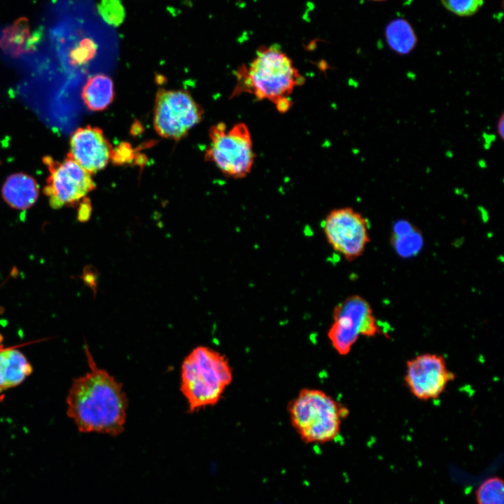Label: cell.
<instances>
[{
	"label": "cell",
	"mask_w": 504,
	"mask_h": 504,
	"mask_svg": "<svg viewBox=\"0 0 504 504\" xmlns=\"http://www.w3.org/2000/svg\"><path fill=\"white\" fill-rule=\"evenodd\" d=\"M97 9L102 19L111 26L119 27L125 20V10L121 0H100Z\"/></svg>",
	"instance_id": "17"
},
{
	"label": "cell",
	"mask_w": 504,
	"mask_h": 504,
	"mask_svg": "<svg viewBox=\"0 0 504 504\" xmlns=\"http://www.w3.org/2000/svg\"><path fill=\"white\" fill-rule=\"evenodd\" d=\"M43 161L49 171L43 192L51 207L73 205L94 189L91 174L69 156L62 162L46 156Z\"/></svg>",
	"instance_id": "9"
},
{
	"label": "cell",
	"mask_w": 504,
	"mask_h": 504,
	"mask_svg": "<svg viewBox=\"0 0 504 504\" xmlns=\"http://www.w3.org/2000/svg\"><path fill=\"white\" fill-rule=\"evenodd\" d=\"M90 370L74 379L69 391L67 414L79 431L115 436L124 430L127 398L122 385L97 367L85 346Z\"/></svg>",
	"instance_id": "1"
},
{
	"label": "cell",
	"mask_w": 504,
	"mask_h": 504,
	"mask_svg": "<svg viewBox=\"0 0 504 504\" xmlns=\"http://www.w3.org/2000/svg\"><path fill=\"white\" fill-rule=\"evenodd\" d=\"M385 38L390 49L402 56L411 53L418 41L413 27L403 18L394 19L386 25Z\"/></svg>",
	"instance_id": "15"
},
{
	"label": "cell",
	"mask_w": 504,
	"mask_h": 504,
	"mask_svg": "<svg viewBox=\"0 0 504 504\" xmlns=\"http://www.w3.org/2000/svg\"><path fill=\"white\" fill-rule=\"evenodd\" d=\"M322 230L332 249L348 261L361 256L370 241L366 218L349 206L330 210Z\"/></svg>",
	"instance_id": "8"
},
{
	"label": "cell",
	"mask_w": 504,
	"mask_h": 504,
	"mask_svg": "<svg viewBox=\"0 0 504 504\" xmlns=\"http://www.w3.org/2000/svg\"><path fill=\"white\" fill-rule=\"evenodd\" d=\"M202 107L185 90L162 88L156 94L153 125L162 137L181 139L202 120Z\"/></svg>",
	"instance_id": "7"
},
{
	"label": "cell",
	"mask_w": 504,
	"mask_h": 504,
	"mask_svg": "<svg viewBox=\"0 0 504 504\" xmlns=\"http://www.w3.org/2000/svg\"><path fill=\"white\" fill-rule=\"evenodd\" d=\"M235 77L232 97L250 94L271 102L280 113L290 108V94L305 80L292 59L274 45L260 47L249 64L238 67Z\"/></svg>",
	"instance_id": "2"
},
{
	"label": "cell",
	"mask_w": 504,
	"mask_h": 504,
	"mask_svg": "<svg viewBox=\"0 0 504 504\" xmlns=\"http://www.w3.org/2000/svg\"><path fill=\"white\" fill-rule=\"evenodd\" d=\"M440 1L447 10L461 17L475 14L484 3V0H440Z\"/></svg>",
	"instance_id": "18"
},
{
	"label": "cell",
	"mask_w": 504,
	"mask_h": 504,
	"mask_svg": "<svg viewBox=\"0 0 504 504\" xmlns=\"http://www.w3.org/2000/svg\"><path fill=\"white\" fill-rule=\"evenodd\" d=\"M292 427L305 443L324 444L339 435L348 409L325 391L300 390L288 405Z\"/></svg>",
	"instance_id": "4"
},
{
	"label": "cell",
	"mask_w": 504,
	"mask_h": 504,
	"mask_svg": "<svg viewBox=\"0 0 504 504\" xmlns=\"http://www.w3.org/2000/svg\"><path fill=\"white\" fill-rule=\"evenodd\" d=\"M477 504H504V482L497 476L485 479L475 491Z\"/></svg>",
	"instance_id": "16"
},
{
	"label": "cell",
	"mask_w": 504,
	"mask_h": 504,
	"mask_svg": "<svg viewBox=\"0 0 504 504\" xmlns=\"http://www.w3.org/2000/svg\"><path fill=\"white\" fill-rule=\"evenodd\" d=\"M38 186L35 179L24 173L8 176L1 188L4 201L11 207L25 210L31 207L38 197Z\"/></svg>",
	"instance_id": "12"
},
{
	"label": "cell",
	"mask_w": 504,
	"mask_h": 504,
	"mask_svg": "<svg viewBox=\"0 0 504 504\" xmlns=\"http://www.w3.org/2000/svg\"><path fill=\"white\" fill-rule=\"evenodd\" d=\"M454 377L442 356L424 353L407 361L404 380L414 398L428 401L438 398Z\"/></svg>",
	"instance_id": "10"
},
{
	"label": "cell",
	"mask_w": 504,
	"mask_h": 504,
	"mask_svg": "<svg viewBox=\"0 0 504 504\" xmlns=\"http://www.w3.org/2000/svg\"><path fill=\"white\" fill-rule=\"evenodd\" d=\"M0 335V392L21 384L31 372L25 356L15 347H5Z\"/></svg>",
	"instance_id": "13"
},
{
	"label": "cell",
	"mask_w": 504,
	"mask_h": 504,
	"mask_svg": "<svg viewBox=\"0 0 504 504\" xmlns=\"http://www.w3.org/2000/svg\"><path fill=\"white\" fill-rule=\"evenodd\" d=\"M112 151L102 130L88 125L77 129L72 134L68 156L88 172L93 174L106 166Z\"/></svg>",
	"instance_id": "11"
},
{
	"label": "cell",
	"mask_w": 504,
	"mask_h": 504,
	"mask_svg": "<svg viewBox=\"0 0 504 504\" xmlns=\"http://www.w3.org/2000/svg\"><path fill=\"white\" fill-rule=\"evenodd\" d=\"M209 134L206 159L227 177L239 179L247 176L255 158L247 125L239 122L227 128L225 123L219 122L210 128Z\"/></svg>",
	"instance_id": "5"
},
{
	"label": "cell",
	"mask_w": 504,
	"mask_h": 504,
	"mask_svg": "<svg viewBox=\"0 0 504 504\" xmlns=\"http://www.w3.org/2000/svg\"><path fill=\"white\" fill-rule=\"evenodd\" d=\"M82 99L85 105L92 111L106 109L114 98L113 83L105 74L94 75L87 80L83 90Z\"/></svg>",
	"instance_id": "14"
},
{
	"label": "cell",
	"mask_w": 504,
	"mask_h": 504,
	"mask_svg": "<svg viewBox=\"0 0 504 504\" xmlns=\"http://www.w3.org/2000/svg\"><path fill=\"white\" fill-rule=\"evenodd\" d=\"M370 1H385V0H370Z\"/></svg>",
	"instance_id": "20"
},
{
	"label": "cell",
	"mask_w": 504,
	"mask_h": 504,
	"mask_svg": "<svg viewBox=\"0 0 504 504\" xmlns=\"http://www.w3.org/2000/svg\"><path fill=\"white\" fill-rule=\"evenodd\" d=\"M332 314L327 337L340 356L348 355L361 337H374L382 333L372 307L360 295L344 298L335 305Z\"/></svg>",
	"instance_id": "6"
},
{
	"label": "cell",
	"mask_w": 504,
	"mask_h": 504,
	"mask_svg": "<svg viewBox=\"0 0 504 504\" xmlns=\"http://www.w3.org/2000/svg\"><path fill=\"white\" fill-rule=\"evenodd\" d=\"M233 379L228 359L208 346L195 348L181 365V391L189 412L217 404Z\"/></svg>",
	"instance_id": "3"
},
{
	"label": "cell",
	"mask_w": 504,
	"mask_h": 504,
	"mask_svg": "<svg viewBox=\"0 0 504 504\" xmlns=\"http://www.w3.org/2000/svg\"><path fill=\"white\" fill-rule=\"evenodd\" d=\"M496 133L498 135L500 139L503 141L504 139V113H502L498 117V119L496 125Z\"/></svg>",
	"instance_id": "19"
}]
</instances>
